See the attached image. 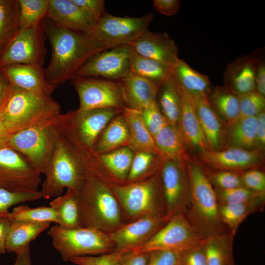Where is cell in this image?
Returning a JSON list of instances; mask_svg holds the SVG:
<instances>
[{
	"instance_id": "cell-1",
	"label": "cell",
	"mask_w": 265,
	"mask_h": 265,
	"mask_svg": "<svg viewBox=\"0 0 265 265\" xmlns=\"http://www.w3.org/2000/svg\"><path fill=\"white\" fill-rule=\"evenodd\" d=\"M42 24L52 48L50 62L44 69L45 77L47 82L56 88L72 80L93 55L106 50L86 34L64 28L46 18Z\"/></svg>"
},
{
	"instance_id": "cell-2",
	"label": "cell",
	"mask_w": 265,
	"mask_h": 265,
	"mask_svg": "<svg viewBox=\"0 0 265 265\" xmlns=\"http://www.w3.org/2000/svg\"><path fill=\"white\" fill-rule=\"evenodd\" d=\"M83 162L85 179L77 192L80 226L110 233L128 222L104 176L90 162Z\"/></svg>"
},
{
	"instance_id": "cell-3",
	"label": "cell",
	"mask_w": 265,
	"mask_h": 265,
	"mask_svg": "<svg viewBox=\"0 0 265 265\" xmlns=\"http://www.w3.org/2000/svg\"><path fill=\"white\" fill-rule=\"evenodd\" d=\"M186 166L190 190V205L184 213L186 219L204 239L230 233L221 220L214 189L203 166L191 157Z\"/></svg>"
},
{
	"instance_id": "cell-4",
	"label": "cell",
	"mask_w": 265,
	"mask_h": 265,
	"mask_svg": "<svg viewBox=\"0 0 265 265\" xmlns=\"http://www.w3.org/2000/svg\"><path fill=\"white\" fill-rule=\"evenodd\" d=\"M60 110L51 95L11 86L6 101L0 107V116L6 136L52 118Z\"/></svg>"
},
{
	"instance_id": "cell-5",
	"label": "cell",
	"mask_w": 265,
	"mask_h": 265,
	"mask_svg": "<svg viewBox=\"0 0 265 265\" xmlns=\"http://www.w3.org/2000/svg\"><path fill=\"white\" fill-rule=\"evenodd\" d=\"M65 114L59 115L0 140V148L15 150L23 156L41 174H45L54 150L57 138L62 132Z\"/></svg>"
},
{
	"instance_id": "cell-6",
	"label": "cell",
	"mask_w": 265,
	"mask_h": 265,
	"mask_svg": "<svg viewBox=\"0 0 265 265\" xmlns=\"http://www.w3.org/2000/svg\"><path fill=\"white\" fill-rule=\"evenodd\" d=\"M160 168L149 178L137 182L106 180L128 222L147 216L167 218Z\"/></svg>"
},
{
	"instance_id": "cell-7",
	"label": "cell",
	"mask_w": 265,
	"mask_h": 265,
	"mask_svg": "<svg viewBox=\"0 0 265 265\" xmlns=\"http://www.w3.org/2000/svg\"><path fill=\"white\" fill-rule=\"evenodd\" d=\"M40 190L48 200L61 195L64 188L78 192L85 179L83 162L75 147L61 132L48 163Z\"/></svg>"
},
{
	"instance_id": "cell-8",
	"label": "cell",
	"mask_w": 265,
	"mask_h": 265,
	"mask_svg": "<svg viewBox=\"0 0 265 265\" xmlns=\"http://www.w3.org/2000/svg\"><path fill=\"white\" fill-rule=\"evenodd\" d=\"M48 234L53 248L65 262L76 257L106 254L114 249L108 234L95 228L70 229L56 224L50 228Z\"/></svg>"
},
{
	"instance_id": "cell-9",
	"label": "cell",
	"mask_w": 265,
	"mask_h": 265,
	"mask_svg": "<svg viewBox=\"0 0 265 265\" xmlns=\"http://www.w3.org/2000/svg\"><path fill=\"white\" fill-rule=\"evenodd\" d=\"M154 14L139 17H118L106 12L98 22L93 38L106 50L130 45L148 29Z\"/></svg>"
},
{
	"instance_id": "cell-10",
	"label": "cell",
	"mask_w": 265,
	"mask_h": 265,
	"mask_svg": "<svg viewBox=\"0 0 265 265\" xmlns=\"http://www.w3.org/2000/svg\"><path fill=\"white\" fill-rule=\"evenodd\" d=\"M204 240L185 214L178 213L148 241L132 250L145 252L169 250L180 253L200 244Z\"/></svg>"
},
{
	"instance_id": "cell-11",
	"label": "cell",
	"mask_w": 265,
	"mask_h": 265,
	"mask_svg": "<svg viewBox=\"0 0 265 265\" xmlns=\"http://www.w3.org/2000/svg\"><path fill=\"white\" fill-rule=\"evenodd\" d=\"M40 173L19 152L0 148V187L15 192L38 191L41 183Z\"/></svg>"
},
{
	"instance_id": "cell-12",
	"label": "cell",
	"mask_w": 265,
	"mask_h": 265,
	"mask_svg": "<svg viewBox=\"0 0 265 265\" xmlns=\"http://www.w3.org/2000/svg\"><path fill=\"white\" fill-rule=\"evenodd\" d=\"M71 80L79 97L78 109L126 107L120 80L82 77H75Z\"/></svg>"
},
{
	"instance_id": "cell-13",
	"label": "cell",
	"mask_w": 265,
	"mask_h": 265,
	"mask_svg": "<svg viewBox=\"0 0 265 265\" xmlns=\"http://www.w3.org/2000/svg\"><path fill=\"white\" fill-rule=\"evenodd\" d=\"M163 195L169 219L184 214L190 203V190L186 161L163 160L160 168Z\"/></svg>"
},
{
	"instance_id": "cell-14",
	"label": "cell",
	"mask_w": 265,
	"mask_h": 265,
	"mask_svg": "<svg viewBox=\"0 0 265 265\" xmlns=\"http://www.w3.org/2000/svg\"><path fill=\"white\" fill-rule=\"evenodd\" d=\"M46 38L42 22L20 31L0 57V68L19 64L43 66L47 53Z\"/></svg>"
},
{
	"instance_id": "cell-15",
	"label": "cell",
	"mask_w": 265,
	"mask_h": 265,
	"mask_svg": "<svg viewBox=\"0 0 265 265\" xmlns=\"http://www.w3.org/2000/svg\"><path fill=\"white\" fill-rule=\"evenodd\" d=\"M131 46L126 45L100 52L90 58L74 78L100 76L107 80H121L131 73Z\"/></svg>"
},
{
	"instance_id": "cell-16",
	"label": "cell",
	"mask_w": 265,
	"mask_h": 265,
	"mask_svg": "<svg viewBox=\"0 0 265 265\" xmlns=\"http://www.w3.org/2000/svg\"><path fill=\"white\" fill-rule=\"evenodd\" d=\"M193 159L211 169L238 172L261 169L265 161L264 152L258 149L248 150L237 148L207 151L195 155Z\"/></svg>"
},
{
	"instance_id": "cell-17",
	"label": "cell",
	"mask_w": 265,
	"mask_h": 265,
	"mask_svg": "<svg viewBox=\"0 0 265 265\" xmlns=\"http://www.w3.org/2000/svg\"><path fill=\"white\" fill-rule=\"evenodd\" d=\"M123 109L97 108L72 110L66 113L64 127L83 144L92 148L110 121Z\"/></svg>"
},
{
	"instance_id": "cell-18",
	"label": "cell",
	"mask_w": 265,
	"mask_h": 265,
	"mask_svg": "<svg viewBox=\"0 0 265 265\" xmlns=\"http://www.w3.org/2000/svg\"><path fill=\"white\" fill-rule=\"evenodd\" d=\"M168 220L166 217L147 216L126 223L108 234L114 245L113 251L127 252L142 245Z\"/></svg>"
},
{
	"instance_id": "cell-19",
	"label": "cell",
	"mask_w": 265,
	"mask_h": 265,
	"mask_svg": "<svg viewBox=\"0 0 265 265\" xmlns=\"http://www.w3.org/2000/svg\"><path fill=\"white\" fill-rule=\"evenodd\" d=\"M45 18L62 27L93 38L98 23L73 0H50Z\"/></svg>"
},
{
	"instance_id": "cell-20",
	"label": "cell",
	"mask_w": 265,
	"mask_h": 265,
	"mask_svg": "<svg viewBox=\"0 0 265 265\" xmlns=\"http://www.w3.org/2000/svg\"><path fill=\"white\" fill-rule=\"evenodd\" d=\"M176 83L182 101L181 115L178 127L183 135L189 152H193L196 155L210 151L200 126L194 97Z\"/></svg>"
},
{
	"instance_id": "cell-21",
	"label": "cell",
	"mask_w": 265,
	"mask_h": 265,
	"mask_svg": "<svg viewBox=\"0 0 265 265\" xmlns=\"http://www.w3.org/2000/svg\"><path fill=\"white\" fill-rule=\"evenodd\" d=\"M139 55L155 60L170 69L178 58V49L166 32L147 29L130 45Z\"/></svg>"
},
{
	"instance_id": "cell-22",
	"label": "cell",
	"mask_w": 265,
	"mask_h": 265,
	"mask_svg": "<svg viewBox=\"0 0 265 265\" xmlns=\"http://www.w3.org/2000/svg\"><path fill=\"white\" fill-rule=\"evenodd\" d=\"M11 86L51 95L56 88L46 80L43 66L34 64H12L1 67Z\"/></svg>"
},
{
	"instance_id": "cell-23",
	"label": "cell",
	"mask_w": 265,
	"mask_h": 265,
	"mask_svg": "<svg viewBox=\"0 0 265 265\" xmlns=\"http://www.w3.org/2000/svg\"><path fill=\"white\" fill-rule=\"evenodd\" d=\"M126 107L141 111L156 100L161 83L130 73L120 80Z\"/></svg>"
},
{
	"instance_id": "cell-24",
	"label": "cell",
	"mask_w": 265,
	"mask_h": 265,
	"mask_svg": "<svg viewBox=\"0 0 265 265\" xmlns=\"http://www.w3.org/2000/svg\"><path fill=\"white\" fill-rule=\"evenodd\" d=\"M259 63L258 57L249 55L228 64L224 75V85L237 96L255 91V75Z\"/></svg>"
},
{
	"instance_id": "cell-25",
	"label": "cell",
	"mask_w": 265,
	"mask_h": 265,
	"mask_svg": "<svg viewBox=\"0 0 265 265\" xmlns=\"http://www.w3.org/2000/svg\"><path fill=\"white\" fill-rule=\"evenodd\" d=\"M193 97L200 126L210 150H223L226 124L212 108L208 96Z\"/></svg>"
},
{
	"instance_id": "cell-26",
	"label": "cell",
	"mask_w": 265,
	"mask_h": 265,
	"mask_svg": "<svg viewBox=\"0 0 265 265\" xmlns=\"http://www.w3.org/2000/svg\"><path fill=\"white\" fill-rule=\"evenodd\" d=\"M153 138L164 160L186 161L190 158L189 150L178 127L167 123Z\"/></svg>"
},
{
	"instance_id": "cell-27",
	"label": "cell",
	"mask_w": 265,
	"mask_h": 265,
	"mask_svg": "<svg viewBox=\"0 0 265 265\" xmlns=\"http://www.w3.org/2000/svg\"><path fill=\"white\" fill-rule=\"evenodd\" d=\"M257 116L239 117L226 124L224 148H237L245 150L257 148Z\"/></svg>"
},
{
	"instance_id": "cell-28",
	"label": "cell",
	"mask_w": 265,
	"mask_h": 265,
	"mask_svg": "<svg viewBox=\"0 0 265 265\" xmlns=\"http://www.w3.org/2000/svg\"><path fill=\"white\" fill-rule=\"evenodd\" d=\"M122 113L130 131V140L128 146L135 152H148L162 158L161 154L156 146L153 136L142 119L140 111L125 107Z\"/></svg>"
},
{
	"instance_id": "cell-29",
	"label": "cell",
	"mask_w": 265,
	"mask_h": 265,
	"mask_svg": "<svg viewBox=\"0 0 265 265\" xmlns=\"http://www.w3.org/2000/svg\"><path fill=\"white\" fill-rule=\"evenodd\" d=\"M130 131L122 114L113 118L98 137L92 149L97 155L108 153L128 146Z\"/></svg>"
},
{
	"instance_id": "cell-30",
	"label": "cell",
	"mask_w": 265,
	"mask_h": 265,
	"mask_svg": "<svg viewBox=\"0 0 265 265\" xmlns=\"http://www.w3.org/2000/svg\"><path fill=\"white\" fill-rule=\"evenodd\" d=\"M175 81L192 96L207 95L213 86L206 75L191 68L185 60L178 58L170 69Z\"/></svg>"
},
{
	"instance_id": "cell-31",
	"label": "cell",
	"mask_w": 265,
	"mask_h": 265,
	"mask_svg": "<svg viewBox=\"0 0 265 265\" xmlns=\"http://www.w3.org/2000/svg\"><path fill=\"white\" fill-rule=\"evenodd\" d=\"M134 153L129 147L125 146L98 156L107 178L115 183H124L127 181Z\"/></svg>"
},
{
	"instance_id": "cell-32",
	"label": "cell",
	"mask_w": 265,
	"mask_h": 265,
	"mask_svg": "<svg viewBox=\"0 0 265 265\" xmlns=\"http://www.w3.org/2000/svg\"><path fill=\"white\" fill-rule=\"evenodd\" d=\"M156 101L168 123L178 127L181 115L182 101L177 83L171 74L161 82Z\"/></svg>"
},
{
	"instance_id": "cell-33",
	"label": "cell",
	"mask_w": 265,
	"mask_h": 265,
	"mask_svg": "<svg viewBox=\"0 0 265 265\" xmlns=\"http://www.w3.org/2000/svg\"><path fill=\"white\" fill-rule=\"evenodd\" d=\"M19 0H0V57L20 32Z\"/></svg>"
},
{
	"instance_id": "cell-34",
	"label": "cell",
	"mask_w": 265,
	"mask_h": 265,
	"mask_svg": "<svg viewBox=\"0 0 265 265\" xmlns=\"http://www.w3.org/2000/svg\"><path fill=\"white\" fill-rule=\"evenodd\" d=\"M265 205V195L250 201L228 205L219 204L222 221L230 233L235 236L240 223L249 215L262 212Z\"/></svg>"
},
{
	"instance_id": "cell-35",
	"label": "cell",
	"mask_w": 265,
	"mask_h": 265,
	"mask_svg": "<svg viewBox=\"0 0 265 265\" xmlns=\"http://www.w3.org/2000/svg\"><path fill=\"white\" fill-rule=\"evenodd\" d=\"M50 223L11 222L6 242V251L16 254L21 251L41 232L48 228Z\"/></svg>"
},
{
	"instance_id": "cell-36",
	"label": "cell",
	"mask_w": 265,
	"mask_h": 265,
	"mask_svg": "<svg viewBox=\"0 0 265 265\" xmlns=\"http://www.w3.org/2000/svg\"><path fill=\"white\" fill-rule=\"evenodd\" d=\"M234 237L230 233L210 237L204 240L207 265H235Z\"/></svg>"
},
{
	"instance_id": "cell-37",
	"label": "cell",
	"mask_w": 265,
	"mask_h": 265,
	"mask_svg": "<svg viewBox=\"0 0 265 265\" xmlns=\"http://www.w3.org/2000/svg\"><path fill=\"white\" fill-rule=\"evenodd\" d=\"M208 100L212 108L226 124L239 117L238 96L224 85L213 87Z\"/></svg>"
},
{
	"instance_id": "cell-38",
	"label": "cell",
	"mask_w": 265,
	"mask_h": 265,
	"mask_svg": "<svg viewBox=\"0 0 265 265\" xmlns=\"http://www.w3.org/2000/svg\"><path fill=\"white\" fill-rule=\"evenodd\" d=\"M58 215L59 225L66 228L80 227L77 192L67 189L66 193L55 197L50 204Z\"/></svg>"
},
{
	"instance_id": "cell-39",
	"label": "cell",
	"mask_w": 265,
	"mask_h": 265,
	"mask_svg": "<svg viewBox=\"0 0 265 265\" xmlns=\"http://www.w3.org/2000/svg\"><path fill=\"white\" fill-rule=\"evenodd\" d=\"M130 71L131 73L159 83L171 74L169 68L155 60L139 55L132 47Z\"/></svg>"
},
{
	"instance_id": "cell-40",
	"label": "cell",
	"mask_w": 265,
	"mask_h": 265,
	"mask_svg": "<svg viewBox=\"0 0 265 265\" xmlns=\"http://www.w3.org/2000/svg\"><path fill=\"white\" fill-rule=\"evenodd\" d=\"M163 160L161 157L150 152H135L125 183L149 178L160 169Z\"/></svg>"
},
{
	"instance_id": "cell-41",
	"label": "cell",
	"mask_w": 265,
	"mask_h": 265,
	"mask_svg": "<svg viewBox=\"0 0 265 265\" xmlns=\"http://www.w3.org/2000/svg\"><path fill=\"white\" fill-rule=\"evenodd\" d=\"M11 222H48L59 224L56 210L51 206H41L31 208L25 205L14 208L7 215Z\"/></svg>"
},
{
	"instance_id": "cell-42",
	"label": "cell",
	"mask_w": 265,
	"mask_h": 265,
	"mask_svg": "<svg viewBox=\"0 0 265 265\" xmlns=\"http://www.w3.org/2000/svg\"><path fill=\"white\" fill-rule=\"evenodd\" d=\"M50 0H19L20 31L40 24L46 18Z\"/></svg>"
},
{
	"instance_id": "cell-43",
	"label": "cell",
	"mask_w": 265,
	"mask_h": 265,
	"mask_svg": "<svg viewBox=\"0 0 265 265\" xmlns=\"http://www.w3.org/2000/svg\"><path fill=\"white\" fill-rule=\"evenodd\" d=\"M203 167L208 181L214 188L226 189L244 186L241 177L242 172L215 170Z\"/></svg>"
},
{
	"instance_id": "cell-44",
	"label": "cell",
	"mask_w": 265,
	"mask_h": 265,
	"mask_svg": "<svg viewBox=\"0 0 265 265\" xmlns=\"http://www.w3.org/2000/svg\"><path fill=\"white\" fill-rule=\"evenodd\" d=\"M214 189L220 205L246 202L265 195V192L254 191L244 186L226 189Z\"/></svg>"
},
{
	"instance_id": "cell-45",
	"label": "cell",
	"mask_w": 265,
	"mask_h": 265,
	"mask_svg": "<svg viewBox=\"0 0 265 265\" xmlns=\"http://www.w3.org/2000/svg\"><path fill=\"white\" fill-rule=\"evenodd\" d=\"M42 198L40 190L28 192H15L0 187V216H7L9 209L13 206Z\"/></svg>"
},
{
	"instance_id": "cell-46",
	"label": "cell",
	"mask_w": 265,
	"mask_h": 265,
	"mask_svg": "<svg viewBox=\"0 0 265 265\" xmlns=\"http://www.w3.org/2000/svg\"><path fill=\"white\" fill-rule=\"evenodd\" d=\"M239 117H255L265 110V97L256 90L238 96Z\"/></svg>"
},
{
	"instance_id": "cell-47",
	"label": "cell",
	"mask_w": 265,
	"mask_h": 265,
	"mask_svg": "<svg viewBox=\"0 0 265 265\" xmlns=\"http://www.w3.org/2000/svg\"><path fill=\"white\" fill-rule=\"evenodd\" d=\"M139 111L145 126L153 137L168 123L156 100Z\"/></svg>"
},
{
	"instance_id": "cell-48",
	"label": "cell",
	"mask_w": 265,
	"mask_h": 265,
	"mask_svg": "<svg viewBox=\"0 0 265 265\" xmlns=\"http://www.w3.org/2000/svg\"><path fill=\"white\" fill-rule=\"evenodd\" d=\"M124 251H112L96 256L73 258L70 262L76 265H120Z\"/></svg>"
},
{
	"instance_id": "cell-49",
	"label": "cell",
	"mask_w": 265,
	"mask_h": 265,
	"mask_svg": "<svg viewBox=\"0 0 265 265\" xmlns=\"http://www.w3.org/2000/svg\"><path fill=\"white\" fill-rule=\"evenodd\" d=\"M244 186L254 191L265 192V173L261 169H253L241 172Z\"/></svg>"
},
{
	"instance_id": "cell-50",
	"label": "cell",
	"mask_w": 265,
	"mask_h": 265,
	"mask_svg": "<svg viewBox=\"0 0 265 265\" xmlns=\"http://www.w3.org/2000/svg\"><path fill=\"white\" fill-rule=\"evenodd\" d=\"M178 265H207L204 240L200 244L179 253Z\"/></svg>"
},
{
	"instance_id": "cell-51",
	"label": "cell",
	"mask_w": 265,
	"mask_h": 265,
	"mask_svg": "<svg viewBox=\"0 0 265 265\" xmlns=\"http://www.w3.org/2000/svg\"><path fill=\"white\" fill-rule=\"evenodd\" d=\"M150 253L148 265H178L179 253L169 250H157Z\"/></svg>"
},
{
	"instance_id": "cell-52",
	"label": "cell",
	"mask_w": 265,
	"mask_h": 265,
	"mask_svg": "<svg viewBox=\"0 0 265 265\" xmlns=\"http://www.w3.org/2000/svg\"><path fill=\"white\" fill-rule=\"evenodd\" d=\"M73 0L97 22L106 12L105 9V1L104 0Z\"/></svg>"
},
{
	"instance_id": "cell-53",
	"label": "cell",
	"mask_w": 265,
	"mask_h": 265,
	"mask_svg": "<svg viewBox=\"0 0 265 265\" xmlns=\"http://www.w3.org/2000/svg\"><path fill=\"white\" fill-rule=\"evenodd\" d=\"M150 257L149 252L131 250L124 253L120 265H148Z\"/></svg>"
},
{
	"instance_id": "cell-54",
	"label": "cell",
	"mask_w": 265,
	"mask_h": 265,
	"mask_svg": "<svg viewBox=\"0 0 265 265\" xmlns=\"http://www.w3.org/2000/svg\"><path fill=\"white\" fill-rule=\"evenodd\" d=\"M179 0H154V6L157 11L167 16L176 14L180 8Z\"/></svg>"
},
{
	"instance_id": "cell-55",
	"label": "cell",
	"mask_w": 265,
	"mask_h": 265,
	"mask_svg": "<svg viewBox=\"0 0 265 265\" xmlns=\"http://www.w3.org/2000/svg\"><path fill=\"white\" fill-rule=\"evenodd\" d=\"M256 139L257 148L264 151L265 146V111L257 116Z\"/></svg>"
},
{
	"instance_id": "cell-56",
	"label": "cell",
	"mask_w": 265,
	"mask_h": 265,
	"mask_svg": "<svg viewBox=\"0 0 265 265\" xmlns=\"http://www.w3.org/2000/svg\"><path fill=\"white\" fill-rule=\"evenodd\" d=\"M10 224L7 216H0V254L6 252V242Z\"/></svg>"
},
{
	"instance_id": "cell-57",
	"label": "cell",
	"mask_w": 265,
	"mask_h": 265,
	"mask_svg": "<svg viewBox=\"0 0 265 265\" xmlns=\"http://www.w3.org/2000/svg\"><path fill=\"white\" fill-rule=\"evenodd\" d=\"M256 90L260 94L265 96V65L260 62L255 75Z\"/></svg>"
},
{
	"instance_id": "cell-58",
	"label": "cell",
	"mask_w": 265,
	"mask_h": 265,
	"mask_svg": "<svg viewBox=\"0 0 265 265\" xmlns=\"http://www.w3.org/2000/svg\"><path fill=\"white\" fill-rule=\"evenodd\" d=\"M11 85L0 68V107L6 101Z\"/></svg>"
},
{
	"instance_id": "cell-59",
	"label": "cell",
	"mask_w": 265,
	"mask_h": 265,
	"mask_svg": "<svg viewBox=\"0 0 265 265\" xmlns=\"http://www.w3.org/2000/svg\"><path fill=\"white\" fill-rule=\"evenodd\" d=\"M16 255V259L13 265H32L29 245Z\"/></svg>"
},
{
	"instance_id": "cell-60",
	"label": "cell",
	"mask_w": 265,
	"mask_h": 265,
	"mask_svg": "<svg viewBox=\"0 0 265 265\" xmlns=\"http://www.w3.org/2000/svg\"><path fill=\"white\" fill-rule=\"evenodd\" d=\"M5 136L6 135L4 131L3 127L2 125L0 116V140Z\"/></svg>"
}]
</instances>
